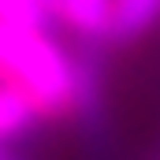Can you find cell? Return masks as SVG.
<instances>
[{
    "label": "cell",
    "instance_id": "obj_6",
    "mask_svg": "<svg viewBox=\"0 0 160 160\" xmlns=\"http://www.w3.org/2000/svg\"><path fill=\"white\" fill-rule=\"evenodd\" d=\"M0 160H26V157H15V153H11V149L0 142Z\"/></svg>",
    "mask_w": 160,
    "mask_h": 160
},
{
    "label": "cell",
    "instance_id": "obj_2",
    "mask_svg": "<svg viewBox=\"0 0 160 160\" xmlns=\"http://www.w3.org/2000/svg\"><path fill=\"white\" fill-rule=\"evenodd\" d=\"M48 15L67 22L86 41L112 38V0H48Z\"/></svg>",
    "mask_w": 160,
    "mask_h": 160
},
{
    "label": "cell",
    "instance_id": "obj_1",
    "mask_svg": "<svg viewBox=\"0 0 160 160\" xmlns=\"http://www.w3.org/2000/svg\"><path fill=\"white\" fill-rule=\"evenodd\" d=\"M0 86H15L19 93H26L41 119L71 116L75 60L48 34L0 19Z\"/></svg>",
    "mask_w": 160,
    "mask_h": 160
},
{
    "label": "cell",
    "instance_id": "obj_5",
    "mask_svg": "<svg viewBox=\"0 0 160 160\" xmlns=\"http://www.w3.org/2000/svg\"><path fill=\"white\" fill-rule=\"evenodd\" d=\"M0 19L22 26V30H38L45 34L52 15H48V0H0Z\"/></svg>",
    "mask_w": 160,
    "mask_h": 160
},
{
    "label": "cell",
    "instance_id": "obj_4",
    "mask_svg": "<svg viewBox=\"0 0 160 160\" xmlns=\"http://www.w3.org/2000/svg\"><path fill=\"white\" fill-rule=\"evenodd\" d=\"M38 119L41 116H38V108L30 104L26 93H19L15 86H0V142L34 130Z\"/></svg>",
    "mask_w": 160,
    "mask_h": 160
},
{
    "label": "cell",
    "instance_id": "obj_3",
    "mask_svg": "<svg viewBox=\"0 0 160 160\" xmlns=\"http://www.w3.org/2000/svg\"><path fill=\"white\" fill-rule=\"evenodd\" d=\"M160 19V0H112V38L108 41H138Z\"/></svg>",
    "mask_w": 160,
    "mask_h": 160
}]
</instances>
